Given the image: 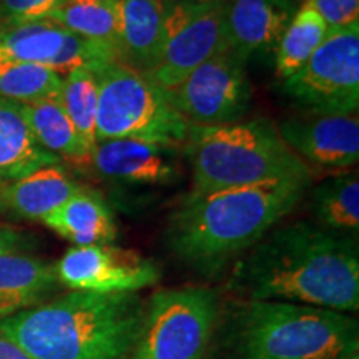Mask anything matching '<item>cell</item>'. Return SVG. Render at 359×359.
<instances>
[{
  "label": "cell",
  "mask_w": 359,
  "mask_h": 359,
  "mask_svg": "<svg viewBox=\"0 0 359 359\" xmlns=\"http://www.w3.org/2000/svg\"><path fill=\"white\" fill-rule=\"evenodd\" d=\"M228 290L243 302H283L351 314L359 308L358 238L308 222L273 228L236 259Z\"/></svg>",
  "instance_id": "6da1fadb"
},
{
  "label": "cell",
  "mask_w": 359,
  "mask_h": 359,
  "mask_svg": "<svg viewBox=\"0 0 359 359\" xmlns=\"http://www.w3.org/2000/svg\"><path fill=\"white\" fill-rule=\"evenodd\" d=\"M311 183L268 182L187 193L168 217L165 240L175 258L203 276L222 273L303 200Z\"/></svg>",
  "instance_id": "7a4b0ae2"
},
{
  "label": "cell",
  "mask_w": 359,
  "mask_h": 359,
  "mask_svg": "<svg viewBox=\"0 0 359 359\" xmlns=\"http://www.w3.org/2000/svg\"><path fill=\"white\" fill-rule=\"evenodd\" d=\"M143 313L137 293L70 291L0 321V336L34 359H130Z\"/></svg>",
  "instance_id": "3957f363"
},
{
  "label": "cell",
  "mask_w": 359,
  "mask_h": 359,
  "mask_svg": "<svg viewBox=\"0 0 359 359\" xmlns=\"http://www.w3.org/2000/svg\"><path fill=\"white\" fill-rule=\"evenodd\" d=\"M224 331L228 359H359V323L334 309L243 302Z\"/></svg>",
  "instance_id": "277c9868"
},
{
  "label": "cell",
  "mask_w": 359,
  "mask_h": 359,
  "mask_svg": "<svg viewBox=\"0 0 359 359\" xmlns=\"http://www.w3.org/2000/svg\"><path fill=\"white\" fill-rule=\"evenodd\" d=\"M191 168L193 190L213 191L268 182H313V172L281 140L271 120L190 125L182 147Z\"/></svg>",
  "instance_id": "5b68a950"
},
{
  "label": "cell",
  "mask_w": 359,
  "mask_h": 359,
  "mask_svg": "<svg viewBox=\"0 0 359 359\" xmlns=\"http://www.w3.org/2000/svg\"><path fill=\"white\" fill-rule=\"evenodd\" d=\"M98 85L97 140L135 138L182 148L190 123L140 72L111 60L92 69Z\"/></svg>",
  "instance_id": "8992f818"
},
{
  "label": "cell",
  "mask_w": 359,
  "mask_h": 359,
  "mask_svg": "<svg viewBox=\"0 0 359 359\" xmlns=\"http://www.w3.org/2000/svg\"><path fill=\"white\" fill-rule=\"evenodd\" d=\"M218 320L213 290L185 286L156 291L145 303L130 359H205Z\"/></svg>",
  "instance_id": "52a82bcc"
},
{
  "label": "cell",
  "mask_w": 359,
  "mask_h": 359,
  "mask_svg": "<svg viewBox=\"0 0 359 359\" xmlns=\"http://www.w3.org/2000/svg\"><path fill=\"white\" fill-rule=\"evenodd\" d=\"M226 48H230L226 0L206 4L170 0L158 57L142 75L167 92Z\"/></svg>",
  "instance_id": "ba28073f"
},
{
  "label": "cell",
  "mask_w": 359,
  "mask_h": 359,
  "mask_svg": "<svg viewBox=\"0 0 359 359\" xmlns=\"http://www.w3.org/2000/svg\"><path fill=\"white\" fill-rule=\"evenodd\" d=\"M281 90L308 114H356L359 105V24L330 30L325 42Z\"/></svg>",
  "instance_id": "9c48e42d"
},
{
  "label": "cell",
  "mask_w": 359,
  "mask_h": 359,
  "mask_svg": "<svg viewBox=\"0 0 359 359\" xmlns=\"http://www.w3.org/2000/svg\"><path fill=\"white\" fill-rule=\"evenodd\" d=\"M245 65L246 62L226 48L165 93L190 125L210 127L240 122L251 105V85Z\"/></svg>",
  "instance_id": "30bf717a"
},
{
  "label": "cell",
  "mask_w": 359,
  "mask_h": 359,
  "mask_svg": "<svg viewBox=\"0 0 359 359\" xmlns=\"http://www.w3.org/2000/svg\"><path fill=\"white\" fill-rule=\"evenodd\" d=\"M62 286L90 293H138L156 285L161 269L154 259L115 245L72 246L55 264Z\"/></svg>",
  "instance_id": "8fae6325"
},
{
  "label": "cell",
  "mask_w": 359,
  "mask_h": 359,
  "mask_svg": "<svg viewBox=\"0 0 359 359\" xmlns=\"http://www.w3.org/2000/svg\"><path fill=\"white\" fill-rule=\"evenodd\" d=\"M182 148L135 138H110L93 147L88 168L98 178L128 187H170L182 178Z\"/></svg>",
  "instance_id": "7c38bea8"
},
{
  "label": "cell",
  "mask_w": 359,
  "mask_h": 359,
  "mask_svg": "<svg viewBox=\"0 0 359 359\" xmlns=\"http://www.w3.org/2000/svg\"><path fill=\"white\" fill-rule=\"evenodd\" d=\"M278 133L304 163L320 168H349L359 160L356 114H306L285 120Z\"/></svg>",
  "instance_id": "4fadbf2b"
},
{
  "label": "cell",
  "mask_w": 359,
  "mask_h": 359,
  "mask_svg": "<svg viewBox=\"0 0 359 359\" xmlns=\"http://www.w3.org/2000/svg\"><path fill=\"white\" fill-rule=\"evenodd\" d=\"M294 12L293 0H226L228 45L243 62L276 52Z\"/></svg>",
  "instance_id": "5bb4252c"
},
{
  "label": "cell",
  "mask_w": 359,
  "mask_h": 359,
  "mask_svg": "<svg viewBox=\"0 0 359 359\" xmlns=\"http://www.w3.org/2000/svg\"><path fill=\"white\" fill-rule=\"evenodd\" d=\"M170 0H115L116 53L140 74L158 57Z\"/></svg>",
  "instance_id": "9a60e30c"
},
{
  "label": "cell",
  "mask_w": 359,
  "mask_h": 359,
  "mask_svg": "<svg viewBox=\"0 0 359 359\" xmlns=\"http://www.w3.org/2000/svg\"><path fill=\"white\" fill-rule=\"evenodd\" d=\"M58 286L55 264L27 251L0 253V321L45 303Z\"/></svg>",
  "instance_id": "2e32d148"
},
{
  "label": "cell",
  "mask_w": 359,
  "mask_h": 359,
  "mask_svg": "<svg viewBox=\"0 0 359 359\" xmlns=\"http://www.w3.org/2000/svg\"><path fill=\"white\" fill-rule=\"evenodd\" d=\"M80 187L62 165H50L22 178L0 183V210L17 218L42 222Z\"/></svg>",
  "instance_id": "e0dca14e"
},
{
  "label": "cell",
  "mask_w": 359,
  "mask_h": 359,
  "mask_svg": "<svg viewBox=\"0 0 359 359\" xmlns=\"http://www.w3.org/2000/svg\"><path fill=\"white\" fill-rule=\"evenodd\" d=\"M42 223L74 246L114 245L118 230L110 205L100 193L82 185Z\"/></svg>",
  "instance_id": "ac0fdd59"
},
{
  "label": "cell",
  "mask_w": 359,
  "mask_h": 359,
  "mask_svg": "<svg viewBox=\"0 0 359 359\" xmlns=\"http://www.w3.org/2000/svg\"><path fill=\"white\" fill-rule=\"evenodd\" d=\"M50 165H62V160L37 142L20 103L0 98V183Z\"/></svg>",
  "instance_id": "d6986e66"
},
{
  "label": "cell",
  "mask_w": 359,
  "mask_h": 359,
  "mask_svg": "<svg viewBox=\"0 0 359 359\" xmlns=\"http://www.w3.org/2000/svg\"><path fill=\"white\" fill-rule=\"evenodd\" d=\"M34 137L57 158L79 168H88L90 148L85 145L60 102V92L22 105Z\"/></svg>",
  "instance_id": "ffe728a7"
},
{
  "label": "cell",
  "mask_w": 359,
  "mask_h": 359,
  "mask_svg": "<svg viewBox=\"0 0 359 359\" xmlns=\"http://www.w3.org/2000/svg\"><path fill=\"white\" fill-rule=\"evenodd\" d=\"M318 226L323 230L358 238L359 231V178L356 172H344L327 178L309 195Z\"/></svg>",
  "instance_id": "44dd1931"
},
{
  "label": "cell",
  "mask_w": 359,
  "mask_h": 359,
  "mask_svg": "<svg viewBox=\"0 0 359 359\" xmlns=\"http://www.w3.org/2000/svg\"><path fill=\"white\" fill-rule=\"evenodd\" d=\"M69 30L50 19L6 24L0 32V64L48 67Z\"/></svg>",
  "instance_id": "7402d4cb"
},
{
  "label": "cell",
  "mask_w": 359,
  "mask_h": 359,
  "mask_svg": "<svg viewBox=\"0 0 359 359\" xmlns=\"http://www.w3.org/2000/svg\"><path fill=\"white\" fill-rule=\"evenodd\" d=\"M327 32L326 22L306 0L294 12L276 47V77L286 80L302 69L325 42Z\"/></svg>",
  "instance_id": "603a6c76"
},
{
  "label": "cell",
  "mask_w": 359,
  "mask_h": 359,
  "mask_svg": "<svg viewBox=\"0 0 359 359\" xmlns=\"http://www.w3.org/2000/svg\"><path fill=\"white\" fill-rule=\"evenodd\" d=\"M48 19L79 37L116 50L115 0H65Z\"/></svg>",
  "instance_id": "cb8c5ba5"
},
{
  "label": "cell",
  "mask_w": 359,
  "mask_h": 359,
  "mask_svg": "<svg viewBox=\"0 0 359 359\" xmlns=\"http://www.w3.org/2000/svg\"><path fill=\"white\" fill-rule=\"evenodd\" d=\"M60 102L85 145L93 150L97 145L98 85L90 69H79L62 79Z\"/></svg>",
  "instance_id": "d4e9b609"
},
{
  "label": "cell",
  "mask_w": 359,
  "mask_h": 359,
  "mask_svg": "<svg viewBox=\"0 0 359 359\" xmlns=\"http://www.w3.org/2000/svg\"><path fill=\"white\" fill-rule=\"evenodd\" d=\"M62 79L45 65L0 64V98L27 105L60 92Z\"/></svg>",
  "instance_id": "484cf974"
},
{
  "label": "cell",
  "mask_w": 359,
  "mask_h": 359,
  "mask_svg": "<svg viewBox=\"0 0 359 359\" xmlns=\"http://www.w3.org/2000/svg\"><path fill=\"white\" fill-rule=\"evenodd\" d=\"M111 60H118V53H116L115 47L92 42V40L67 32L64 45L50 62L48 69L55 72L60 79H64L79 69L92 70Z\"/></svg>",
  "instance_id": "4316f807"
},
{
  "label": "cell",
  "mask_w": 359,
  "mask_h": 359,
  "mask_svg": "<svg viewBox=\"0 0 359 359\" xmlns=\"http://www.w3.org/2000/svg\"><path fill=\"white\" fill-rule=\"evenodd\" d=\"M65 0H2L0 17L6 24L48 19Z\"/></svg>",
  "instance_id": "83f0119b"
},
{
  "label": "cell",
  "mask_w": 359,
  "mask_h": 359,
  "mask_svg": "<svg viewBox=\"0 0 359 359\" xmlns=\"http://www.w3.org/2000/svg\"><path fill=\"white\" fill-rule=\"evenodd\" d=\"M330 30L359 24V0H308Z\"/></svg>",
  "instance_id": "f1b7e54d"
},
{
  "label": "cell",
  "mask_w": 359,
  "mask_h": 359,
  "mask_svg": "<svg viewBox=\"0 0 359 359\" xmlns=\"http://www.w3.org/2000/svg\"><path fill=\"white\" fill-rule=\"evenodd\" d=\"M34 238L12 226L0 224V253L7 251H27L32 248Z\"/></svg>",
  "instance_id": "f546056e"
},
{
  "label": "cell",
  "mask_w": 359,
  "mask_h": 359,
  "mask_svg": "<svg viewBox=\"0 0 359 359\" xmlns=\"http://www.w3.org/2000/svg\"><path fill=\"white\" fill-rule=\"evenodd\" d=\"M0 359H34L22 351L19 346L0 336Z\"/></svg>",
  "instance_id": "4dcf8cb0"
},
{
  "label": "cell",
  "mask_w": 359,
  "mask_h": 359,
  "mask_svg": "<svg viewBox=\"0 0 359 359\" xmlns=\"http://www.w3.org/2000/svg\"><path fill=\"white\" fill-rule=\"evenodd\" d=\"M187 2H195V4H206V2H217V0H187Z\"/></svg>",
  "instance_id": "1f68e13d"
},
{
  "label": "cell",
  "mask_w": 359,
  "mask_h": 359,
  "mask_svg": "<svg viewBox=\"0 0 359 359\" xmlns=\"http://www.w3.org/2000/svg\"><path fill=\"white\" fill-rule=\"evenodd\" d=\"M4 27H6V22H4L2 17H0V32H2V29H4Z\"/></svg>",
  "instance_id": "d6a6232c"
},
{
  "label": "cell",
  "mask_w": 359,
  "mask_h": 359,
  "mask_svg": "<svg viewBox=\"0 0 359 359\" xmlns=\"http://www.w3.org/2000/svg\"><path fill=\"white\" fill-rule=\"evenodd\" d=\"M0 6H2V0H0Z\"/></svg>",
  "instance_id": "836d02e7"
}]
</instances>
